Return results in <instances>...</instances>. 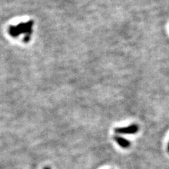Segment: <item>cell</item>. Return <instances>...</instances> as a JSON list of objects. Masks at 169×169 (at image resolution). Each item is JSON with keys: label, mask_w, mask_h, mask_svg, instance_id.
Masks as SVG:
<instances>
[{"label": "cell", "mask_w": 169, "mask_h": 169, "mask_svg": "<svg viewBox=\"0 0 169 169\" xmlns=\"http://www.w3.org/2000/svg\"><path fill=\"white\" fill-rule=\"evenodd\" d=\"M33 22L32 21L26 22V23H21L17 26H12L9 27V34L13 37H18L21 34H25L26 37H25V41L28 42L32 32Z\"/></svg>", "instance_id": "obj_1"}, {"label": "cell", "mask_w": 169, "mask_h": 169, "mask_svg": "<svg viewBox=\"0 0 169 169\" xmlns=\"http://www.w3.org/2000/svg\"><path fill=\"white\" fill-rule=\"evenodd\" d=\"M139 131V127L136 124H132L127 127L116 128L114 132L117 134H135Z\"/></svg>", "instance_id": "obj_2"}, {"label": "cell", "mask_w": 169, "mask_h": 169, "mask_svg": "<svg viewBox=\"0 0 169 169\" xmlns=\"http://www.w3.org/2000/svg\"><path fill=\"white\" fill-rule=\"evenodd\" d=\"M114 140L116 142H117L118 145H120L122 148L127 149V148H128L131 145V143L129 140L125 139V138L120 137V136H115Z\"/></svg>", "instance_id": "obj_3"}, {"label": "cell", "mask_w": 169, "mask_h": 169, "mask_svg": "<svg viewBox=\"0 0 169 169\" xmlns=\"http://www.w3.org/2000/svg\"><path fill=\"white\" fill-rule=\"evenodd\" d=\"M44 169H51L49 167H47H47H45L44 168Z\"/></svg>", "instance_id": "obj_4"}, {"label": "cell", "mask_w": 169, "mask_h": 169, "mask_svg": "<svg viewBox=\"0 0 169 169\" xmlns=\"http://www.w3.org/2000/svg\"><path fill=\"white\" fill-rule=\"evenodd\" d=\"M168 151L169 152V143H168Z\"/></svg>", "instance_id": "obj_5"}]
</instances>
